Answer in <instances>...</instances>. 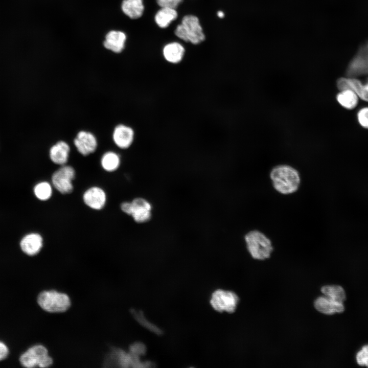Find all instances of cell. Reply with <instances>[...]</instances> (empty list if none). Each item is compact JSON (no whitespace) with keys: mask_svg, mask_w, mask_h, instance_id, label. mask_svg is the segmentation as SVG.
Listing matches in <instances>:
<instances>
[{"mask_svg":"<svg viewBox=\"0 0 368 368\" xmlns=\"http://www.w3.org/2000/svg\"><path fill=\"white\" fill-rule=\"evenodd\" d=\"M270 177L274 188L278 192L285 195L296 192L301 181L298 172L292 167L286 165L274 167L270 172Z\"/></svg>","mask_w":368,"mask_h":368,"instance_id":"cell-1","label":"cell"},{"mask_svg":"<svg viewBox=\"0 0 368 368\" xmlns=\"http://www.w3.org/2000/svg\"><path fill=\"white\" fill-rule=\"evenodd\" d=\"M246 247L251 257L257 260L269 258L273 250L271 241L262 233L254 230L244 237Z\"/></svg>","mask_w":368,"mask_h":368,"instance_id":"cell-2","label":"cell"},{"mask_svg":"<svg viewBox=\"0 0 368 368\" xmlns=\"http://www.w3.org/2000/svg\"><path fill=\"white\" fill-rule=\"evenodd\" d=\"M175 34L186 42L197 44L205 39V35L198 17L193 15L185 16L181 23L178 25Z\"/></svg>","mask_w":368,"mask_h":368,"instance_id":"cell-3","label":"cell"},{"mask_svg":"<svg viewBox=\"0 0 368 368\" xmlns=\"http://www.w3.org/2000/svg\"><path fill=\"white\" fill-rule=\"evenodd\" d=\"M39 306L50 313H60L66 311L71 306L69 296L65 293L55 290H45L37 296Z\"/></svg>","mask_w":368,"mask_h":368,"instance_id":"cell-4","label":"cell"},{"mask_svg":"<svg viewBox=\"0 0 368 368\" xmlns=\"http://www.w3.org/2000/svg\"><path fill=\"white\" fill-rule=\"evenodd\" d=\"M21 365L28 368L36 366L47 367L53 364L47 348L41 344L35 345L23 353L19 358Z\"/></svg>","mask_w":368,"mask_h":368,"instance_id":"cell-5","label":"cell"},{"mask_svg":"<svg viewBox=\"0 0 368 368\" xmlns=\"http://www.w3.org/2000/svg\"><path fill=\"white\" fill-rule=\"evenodd\" d=\"M239 300L238 295L235 292L218 289L212 293L210 303L217 311L233 313L237 308Z\"/></svg>","mask_w":368,"mask_h":368,"instance_id":"cell-6","label":"cell"},{"mask_svg":"<svg viewBox=\"0 0 368 368\" xmlns=\"http://www.w3.org/2000/svg\"><path fill=\"white\" fill-rule=\"evenodd\" d=\"M75 176V172L72 167L62 165L53 173L52 176V184L60 193L70 194L73 190L72 181Z\"/></svg>","mask_w":368,"mask_h":368,"instance_id":"cell-7","label":"cell"},{"mask_svg":"<svg viewBox=\"0 0 368 368\" xmlns=\"http://www.w3.org/2000/svg\"><path fill=\"white\" fill-rule=\"evenodd\" d=\"M131 202L129 216L138 223H145L152 217L153 207L151 202L143 197H136Z\"/></svg>","mask_w":368,"mask_h":368,"instance_id":"cell-8","label":"cell"},{"mask_svg":"<svg viewBox=\"0 0 368 368\" xmlns=\"http://www.w3.org/2000/svg\"><path fill=\"white\" fill-rule=\"evenodd\" d=\"M336 84L340 90L351 89L359 98L368 102V80L365 83H363L355 77L340 78L337 81Z\"/></svg>","mask_w":368,"mask_h":368,"instance_id":"cell-9","label":"cell"},{"mask_svg":"<svg viewBox=\"0 0 368 368\" xmlns=\"http://www.w3.org/2000/svg\"><path fill=\"white\" fill-rule=\"evenodd\" d=\"M363 75H368V45L360 50L349 64L347 71L349 77Z\"/></svg>","mask_w":368,"mask_h":368,"instance_id":"cell-10","label":"cell"},{"mask_svg":"<svg viewBox=\"0 0 368 368\" xmlns=\"http://www.w3.org/2000/svg\"><path fill=\"white\" fill-rule=\"evenodd\" d=\"M74 143L78 151L85 156L93 153L97 147V141L94 135L85 131L78 132Z\"/></svg>","mask_w":368,"mask_h":368,"instance_id":"cell-11","label":"cell"},{"mask_svg":"<svg viewBox=\"0 0 368 368\" xmlns=\"http://www.w3.org/2000/svg\"><path fill=\"white\" fill-rule=\"evenodd\" d=\"M85 204L94 210H101L106 201L105 192L101 188L93 187L87 189L83 195Z\"/></svg>","mask_w":368,"mask_h":368,"instance_id":"cell-12","label":"cell"},{"mask_svg":"<svg viewBox=\"0 0 368 368\" xmlns=\"http://www.w3.org/2000/svg\"><path fill=\"white\" fill-rule=\"evenodd\" d=\"M113 140L120 148L127 149L132 144L134 138L133 129L128 126L120 124L117 126L113 132Z\"/></svg>","mask_w":368,"mask_h":368,"instance_id":"cell-13","label":"cell"},{"mask_svg":"<svg viewBox=\"0 0 368 368\" xmlns=\"http://www.w3.org/2000/svg\"><path fill=\"white\" fill-rule=\"evenodd\" d=\"M126 35L123 32L112 30L105 36L103 44L104 47L113 52L119 53L124 48Z\"/></svg>","mask_w":368,"mask_h":368,"instance_id":"cell-14","label":"cell"},{"mask_svg":"<svg viewBox=\"0 0 368 368\" xmlns=\"http://www.w3.org/2000/svg\"><path fill=\"white\" fill-rule=\"evenodd\" d=\"M314 307L319 312L327 315L341 313L344 310L343 303L335 302L325 296L317 298L314 302Z\"/></svg>","mask_w":368,"mask_h":368,"instance_id":"cell-15","label":"cell"},{"mask_svg":"<svg viewBox=\"0 0 368 368\" xmlns=\"http://www.w3.org/2000/svg\"><path fill=\"white\" fill-rule=\"evenodd\" d=\"M42 242V238L39 234L31 233L27 235L22 239L20 247L26 254L34 256L40 251Z\"/></svg>","mask_w":368,"mask_h":368,"instance_id":"cell-16","label":"cell"},{"mask_svg":"<svg viewBox=\"0 0 368 368\" xmlns=\"http://www.w3.org/2000/svg\"><path fill=\"white\" fill-rule=\"evenodd\" d=\"M184 47L179 43L173 42L166 45L163 50L165 59L172 64H177L181 61L185 55Z\"/></svg>","mask_w":368,"mask_h":368,"instance_id":"cell-17","label":"cell"},{"mask_svg":"<svg viewBox=\"0 0 368 368\" xmlns=\"http://www.w3.org/2000/svg\"><path fill=\"white\" fill-rule=\"evenodd\" d=\"M70 148L64 141H59L54 145L50 150V157L55 164L64 165L68 160Z\"/></svg>","mask_w":368,"mask_h":368,"instance_id":"cell-18","label":"cell"},{"mask_svg":"<svg viewBox=\"0 0 368 368\" xmlns=\"http://www.w3.org/2000/svg\"><path fill=\"white\" fill-rule=\"evenodd\" d=\"M123 13L132 19L142 16L144 10L143 0H124L121 5Z\"/></svg>","mask_w":368,"mask_h":368,"instance_id":"cell-19","label":"cell"},{"mask_svg":"<svg viewBox=\"0 0 368 368\" xmlns=\"http://www.w3.org/2000/svg\"><path fill=\"white\" fill-rule=\"evenodd\" d=\"M177 16L175 9L161 7L155 15V21L159 27L166 28L172 21L176 19Z\"/></svg>","mask_w":368,"mask_h":368,"instance_id":"cell-20","label":"cell"},{"mask_svg":"<svg viewBox=\"0 0 368 368\" xmlns=\"http://www.w3.org/2000/svg\"><path fill=\"white\" fill-rule=\"evenodd\" d=\"M359 97L352 89L347 88L340 90L336 96L339 104L347 109H353L358 103Z\"/></svg>","mask_w":368,"mask_h":368,"instance_id":"cell-21","label":"cell"},{"mask_svg":"<svg viewBox=\"0 0 368 368\" xmlns=\"http://www.w3.org/2000/svg\"><path fill=\"white\" fill-rule=\"evenodd\" d=\"M321 291L325 296L335 302L343 303L346 298L345 291L340 286H325L321 287Z\"/></svg>","mask_w":368,"mask_h":368,"instance_id":"cell-22","label":"cell"},{"mask_svg":"<svg viewBox=\"0 0 368 368\" xmlns=\"http://www.w3.org/2000/svg\"><path fill=\"white\" fill-rule=\"evenodd\" d=\"M101 164L102 168L105 171L112 172L119 168L120 164V158L116 153L108 151L102 156Z\"/></svg>","mask_w":368,"mask_h":368,"instance_id":"cell-23","label":"cell"},{"mask_svg":"<svg viewBox=\"0 0 368 368\" xmlns=\"http://www.w3.org/2000/svg\"><path fill=\"white\" fill-rule=\"evenodd\" d=\"M131 314L136 321L143 327L152 333L158 335L163 334V331L155 325L149 321L144 316L143 312L140 310L132 309Z\"/></svg>","mask_w":368,"mask_h":368,"instance_id":"cell-24","label":"cell"},{"mask_svg":"<svg viewBox=\"0 0 368 368\" xmlns=\"http://www.w3.org/2000/svg\"><path fill=\"white\" fill-rule=\"evenodd\" d=\"M36 197L40 200H48L52 196V189L51 185L46 181L37 183L34 188Z\"/></svg>","mask_w":368,"mask_h":368,"instance_id":"cell-25","label":"cell"},{"mask_svg":"<svg viewBox=\"0 0 368 368\" xmlns=\"http://www.w3.org/2000/svg\"><path fill=\"white\" fill-rule=\"evenodd\" d=\"M356 358L359 365L368 367V344L363 346L357 353Z\"/></svg>","mask_w":368,"mask_h":368,"instance_id":"cell-26","label":"cell"},{"mask_svg":"<svg viewBox=\"0 0 368 368\" xmlns=\"http://www.w3.org/2000/svg\"><path fill=\"white\" fill-rule=\"evenodd\" d=\"M129 352L133 355L140 356L144 355L146 352L145 345L140 342H135L132 344L129 348Z\"/></svg>","mask_w":368,"mask_h":368,"instance_id":"cell-27","label":"cell"},{"mask_svg":"<svg viewBox=\"0 0 368 368\" xmlns=\"http://www.w3.org/2000/svg\"><path fill=\"white\" fill-rule=\"evenodd\" d=\"M357 119L362 127L368 129V107H363L359 110Z\"/></svg>","mask_w":368,"mask_h":368,"instance_id":"cell-28","label":"cell"},{"mask_svg":"<svg viewBox=\"0 0 368 368\" xmlns=\"http://www.w3.org/2000/svg\"><path fill=\"white\" fill-rule=\"evenodd\" d=\"M182 0H156L157 4L160 7H169L175 9Z\"/></svg>","mask_w":368,"mask_h":368,"instance_id":"cell-29","label":"cell"},{"mask_svg":"<svg viewBox=\"0 0 368 368\" xmlns=\"http://www.w3.org/2000/svg\"><path fill=\"white\" fill-rule=\"evenodd\" d=\"M9 349L6 344L0 341V361L5 359L8 355Z\"/></svg>","mask_w":368,"mask_h":368,"instance_id":"cell-30","label":"cell"},{"mask_svg":"<svg viewBox=\"0 0 368 368\" xmlns=\"http://www.w3.org/2000/svg\"><path fill=\"white\" fill-rule=\"evenodd\" d=\"M217 15L219 17L222 18L224 16V13L222 11H218L217 13Z\"/></svg>","mask_w":368,"mask_h":368,"instance_id":"cell-31","label":"cell"}]
</instances>
